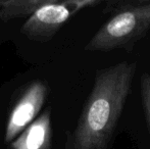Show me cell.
Returning a JSON list of instances; mask_svg holds the SVG:
<instances>
[{"label": "cell", "instance_id": "cell-7", "mask_svg": "<svg viewBox=\"0 0 150 149\" xmlns=\"http://www.w3.org/2000/svg\"><path fill=\"white\" fill-rule=\"evenodd\" d=\"M140 94L144 117L150 133V75L147 73H144L141 78Z\"/></svg>", "mask_w": 150, "mask_h": 149}, {"label": "cell", "instance_id": "cell-1", "mask_svg": "<svg viewBox=\"0 0 150 149\" xmlns=\"http://www.w3.org/2000/svg\"><path fill=\"white\" fill-rule=\"evenodd\" d=\"M137 64L122 61L96 72L64 149H108L131 93Z\"/></svg>", "mask_w": 150, "mask_h": 149}, {"label": "cell", "instance_id": "cell-3", "mask_svg": "<svg viewBox=\"0 0 150 149\" xmlns=\"http://www.w3.org/2000/svg\"><path fill=\"white\" fill-rule=\"evenodd\" d=\"M98 3L96 0H51L27 18L21 32L33 41L48 42L71 16Z\"/></svg>", "mask_w": 150, "mask_h": 149}, {"label": "cell", "instance_id": "cell-6", "mask_svg": "<svg viewBox=\"0 0 150 149\" xmlns=\"http://www.w3.org/2000/svg\"><path fill=\"white\" fill-rule=\"evenodd\" d=\"M50 1L51 0H1L0 20L7 22L12 18H29Z\"/></svg>", "mask_w": 150, "mask_h": 149}, {"label": "cell", "instance_id": "cell-8", "mask_svg": "<svg viewBox=\"0 0 150 149\" xmlns=\"http://www.w3.org/2000/svg\"><path fill=\"white\" fill-rule=\"evenodd\" d=\"M0 2H1V0H0ZM0 22H1V20H0Z\"/></svg>", "mask_w": 150, "mask_h": 149}, {"label": "cell", "instance_id": "cell-5", "mask_svg": "<svg viewBox=\"0 0 150 149\" xmlns=\"http://www.w3.org/2000/svg\"><path fill=\"white\" fill-rule=\"evenodd\" d=\"M51 112L48 108L9 143V149H51Z\"/></svg>", "mask_w": 150, "mask_h": 149}, {"label": "cell", "instance_id": "cell-2", "mask_svg": "<svg viewBox=\"0 0 150 149\" xmlns=\"http://www.w3.org/2000/svg\"><path fill=\"white\" fill-rule=\"evenodd\" d=\"M109 18L86 44L91 52L131 51L150 31V0L109 2Z\"/></svg>", "mask_w": 150, "mask_h": 149}, {"label": "cell", "instance_id": "cell-4", "mask_svg": "<svg viewBox=\"0 0 150 149\" xmlns=\"http://www.w3.org/2000/svg\"><path fill=\"white\" fill-rule=\"evenodd\" d=\"M48 93L49 88L43 81H34L25 88L9 113L4 135L6 143H11L37 119L36 117L47 100Z\"/></svg>", "mask_w": 150, "mask_h": 149}]
</instances>
